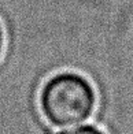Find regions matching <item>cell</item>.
Here are the masks:
<instances>
[{
	"mask_svg": "<svg viewBox=\"0 0 133 134\" xmlns=\"http://www.w3.org/2000/svg\"><path fill=\"white\" fill-rule=\"evenodd\" d=\"M3 42H4V36H3V27L0 25V55H2L3 51Z\"/></svg>",
	"mask_w": 133,
	"mask_h": 134,
	"instance_id": "3",
	"label": "cell"
},
{
	"mask_svg": "<svg viewBox=\"0 0 133 134\" xmlns=\"http://www.w3.org/2000/svg\"><path fill=\"white\" fill-rule=\"evenodd\" d=\"M96 92L85 77L59 72L40 90L39 107L44 119L55 127L74 126L88 120L96 108Z\"/></svg>",
	"mask_w": 133,
	"mask_h": 134,
	"instance_id": "1",
	"label": "cell"
},
{
	"mask_svg": "<svg viewBox=\"0 0 133 134\" xmlns=\"http://www.w3.org/2000/svg\"><path fill=\"white\" fill-rule=\"evenodd\" d=\"M56 134H106V133L95 125H81V126L73 127V129L62 130Z\"/></svg>",
	"mask_w": 133,
	"mask_h": 134,
	"instance_id": "2",
	"label": "cell"
}]
</instances>
